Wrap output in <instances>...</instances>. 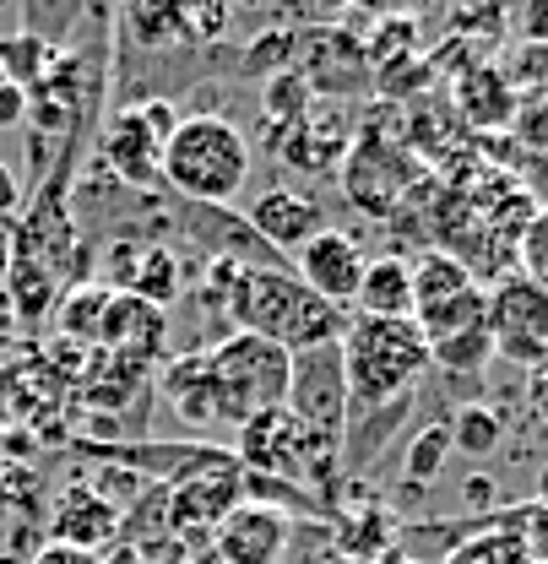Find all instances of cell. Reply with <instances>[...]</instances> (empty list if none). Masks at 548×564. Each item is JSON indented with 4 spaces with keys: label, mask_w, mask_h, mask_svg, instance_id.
I'll list each match as a JSON object with an SVG mask.
<instances>
[{
    "label": "cell",
    "mask_w": 548,
    "mask_h": 564,
    "mask_svg": "<svg viewBox=\"0 0 548 564\" xmlns=\"http://www.w3.org/2000/svg\"><path fill=\"white\" fill-rule=\"evenodd\" d=\"M488 358H494V343H488L483 326L462 332V337H445V343L429 348V364H440V369H451V375H483Z\"/></svg>",
    "instance_id": "obj_27"
},
{
    "label": "cell",
    "mask_w": 548,
    "mask_h": 564,
    "mask_svg": "<svg viewBox=\"0 0 548 564\" xmlns=\"http://www.w3.org/2000/svg\"><path fill=\"white\" fill-rule=\"evenodd\" d=\"M250 228L272 245V250H282V256H299L326 223H321V207L310 202V196H299V191H261L256 196V207H250Z\"/></svg>",
    "instance_id": "obj_16"
},
{
    "label": "cell",
    "mask_w": 548,
    "mask_h": 564,
    "mask_svg": "<svg viewBox=\"0 0 548 564\" xmlns=\"http://www.w3.org/2000/svg\"><path fill=\"white\" fill-rule=\"evenodd\" d=\"M445 462H451V429H445V423H423V429L408 440L402 478H408V484H418V489H429V484L445 473Z\"/></svg>",
    "instance_id": "obj_25"
},
{
    "label": "cell",
    "mask_w": 548,
    "mask_h": 564,
    "mask_svg": "<svg viewBox=\"0 0 548 564\" xmlns=\"http://www.w3.org/2000/svg\"><path fill=\"white\" fill-rule=\"evenodd\" d=\"M126 22L141 33V44H152V50L185 44V11L180 6H131Z\"/></svg>",
    "instance_id": "obj_29"
},
{
    "label": "cell",
    "mask_w": 548,
    "mask_h": 564,
    "mask_svg": "<svg viewBox=\"0 0 548 564\" xmlns=\"http://www.w3.org/2000/svg\"><path fill=\"white\" fill-rule=\"evenodd\" d=\"M0 87H6V76H0Z\"/></svg>",
    "instance_id": "obj_46"
},
{
    "label": "cell",
    "mask_w": 548,
    "mask_h": 564,
    "mask_svg": "<svg viewBox=\"0 0 548 564\" xmlns=\"http://www.w3.org/2000/svg\"><path fill=\"white\" fill-rule=\"evenodd\" d=\"M505 82H511V93L522 98V93H538L548 98V44H533V39H522L511 55H505Z\"/></svg>",
    "instance_id": "obj_28"
},
{
    "label": "cell",
    "mask_w": 548,
    "mask_h": 564,
    "mask_svg": "<svg viewBox=\"0 0 548 564\" xmlns=\"http://www.w3.org/2000/svg\"><path fill=\"white\" fill-rule=\"evenodd\" d=\"M440 564H533V554L522 532L511 527V516H483V527H473L462 543H451Z\"/></svg>",
    "instance_id": "obj_19"
},
{
    "label": "cell",
    "mask_w": 548,
    "mask_h": 564,
    "mask_svg": "<svg viewBox=\"0 0 548 564\" xmlns=\"http://www.w3.org/2000/svg\"><path fill=\"white\" fill-rule=\"evenodd\" d=\"M131 293H137L141 304H152V310H169L180 293H185V267H180V256L174 250H163V245H152V250H137V267H131Z\"/></svg>",
    "instance_id": "obj_23"
},
{
    "label": "cell",
    "mask_w": 548,
    "mask_h": 564,
    "mask_svg": "<svg viewBox=\"0 0 548 564\" xmlns=\"http://www.w3.org/2000/svg\"><path fill=\"white\" fill-rule=\"evenodd\" d=\"M120 532H126L120 505L104 499V489H93V484L61 489V499H55V538L50 543H66V549H82V554H104V549L120 543Z\"/></svg>",
    "instance_id": "obj_13"
},
{
    "label": "cell",
    "mask_w": 548,
    "mask_h": 564,
    "mask_svg": "<svg viewBox=\"0 0 548 564\" xmlns=\"http://www.w3.org/2000/svg\"><path fill=\"white\" fill-rule=\"evenodd\" d=\"M353 315L369 321H412V261L408 256H375L364 267Z\"/></svg>",
    "instance_id": "obj_17"
},
{
    "label": "cell",
    "mask_w": 548,
    "mask_h": 564,
    "mask_svg": "<svg viewBox=\"0 0 548 564\" xmlns=\"http://www.w3.org/2000/svg\"><path fill=\"white\" fill-rule=\"evenodd\" d=\"M163 391L174 402V413L191 423V429H217V402H212V380H206V358L202 352H185L169 364L163 375Z\"/></svg>",
    "instance_id": "obj_20"
},
{
    "label": "cell",
    "mask_w": 548,
    "mask_h": 564,
    "mask_svg": "<svg viewBox=\"0 0 548 564\" xmlns=\"http://www.w3.org/2000/svg\"><path fill=\"white\" fill-rule=\"evenodd\" d=\"M538 505H548V462H544V473H538Z\"/></svg>",
    "instance_id": "obj_43"
},
{
    "label": "cell",
    "mask_w": 548,
    "mask_h": 564,
    "mask_svg": "<svg viewBox=\"0 0 548 564\" xmlns=\"http://www.w3.org/2000/svg\"><path fill=\"white\" fill-rule=\"evenodd\" d=\"M451 429V451H462V456H494L499 451V440H505V419L494 413V408H483V402H468V408H456V419L445 423Z\"/></svg>",
    "instance_id": "obj_24"
},
{
    "label": "cell",
    "mask_w": 548,
    "mask_h": 564,
    "mask_svg": "<svg viewBox=\"0 0 548 564\" xmlns=\"http://www.w3.org/2000/svg\"><path fill=\"white\" fill-rule=\"evenodd\" d=\"M293 538V516L272 499H245L234 505L217 532H212V554L223 564H277Z\"/></svg>",
    "instance_id": "obj_9"
},
{
    "label": "cell",
    "mask_w": 548,
    "mask_h": 564,
    "mask_svg": "<svg viewBox=\"0 0 548 564\" xmlns=\"http://www.w3.org/2000/svg\"><path fill=\"white\" fill-rule=\"evenodd\" d=\"M468 288H479V272H468L456 256H445V250H423L418 261H412V310H429V304H445V299H456V293H468Z\"/></svg>",
    "instance_id": "obj_21"
},
{
    "label": "cell",
    "mask_w": 548,
    "mask_h": 564,
    "mask_svg": "<svg viewBox=\"0 0 548 564\" xmlns=\"http://www.w3.org/2000/svg\"><path fill=\"white\" fill-rule=\"evenodd\" d=\"M451 93H456L462 126H473V131H511L516 126L522 98L511 93L505 70L494 66V61H473L468 70H456V87Z\"/></svg>",
    "instance_id": "obj_14"
},
{
    "label": "cell",
    "mask_w": 548,
    "mask_h": 564,
    "mask_svg": "<svg viewBox=\"0 0 548 564\" xmlns=\"http://www.w3.org/2000/svg\"><path fill=\"white\" fill-rule=\"evenodd\" d=\"M364 245L343 234V228H321L299 256H293V278L304 282L315 299L337 304V310H353L358 299V282H364Z\"/></svg>",
    "instance_id": "obj_10"
},
{
    "label": "cell",
    "mask_w": 548,
    "mask_h": 564,
    "mask_svg": "<svg viewBox=\"0 0 548 564\" xmlns=\"http://www.w3.org/2000/svg\"><path fill=\"white\" fill-rule=\"evenodd\" d=\"M483 332L494 343V358L548 364V288H538L522 272H505L483 288Z\"/></svg>",
    "instance_id": "obj_6"
},
{
    "label": "cell",
    "mask_w": 548,
    "mask_h": 564,
    "mask_svg": "<svg viewBox=\"0 0 548 564\" xmlns=\"http://www.w3.org/2000/svg\"><path fill=\"white\" fill-rule=\"evenodd\" d=\"M516 141L527 147V152H538V158H548V98H533V104H522L516 109Z\"/></svg>",
    "instance_id": "obj_32"
},
{
    "label": "cell",
    "mask_w": 548,
    "mask_h": 564,
    "mask_svg": "<svg viewBox=\"0 0 548 564\" xmlns=\"http://www.w3.org/2000/svg\"><path fill=\"white\" fill-rule=\"evenodd\" d=\"M50 66H55V44L44 33L22 28V33H6L0 39V76L17 93H39V82L50 76Z\"/></svg>",
    "instance_id": "obj_22"
},
{
    "label": "cell",
    "mask_w": 548,
    "mask_h": 564,
    "mask_svg": "<svg viewBox=\"0 0 548 564\" xmlns=\"http://www.w3.org/2000/svg\"><path fill=\"white\" fill-rule=\"evenodd\" d=\"M163 180L206 207H228L250 180V141L223 115H191L163 141Z\"/></svg>",
    "instance_id": "obj_3"
},
{
    "label": "cell",
    "mask_w": 548,
    "mask_h": 564,
    "mask_svg": "<svg viewBox=\"0 0 548 564\" xmlns=\"http://www.w3.org/2000/svg\"><path fill=\"white\" fill-rule=\"evenodd\" d=\"M137 115L152 126V137H163V141L174 137V126H180V115H174V104H169V98H141Z\"/></svg>",
    "instance_id": "obj_35"
},
{
    "label": "cell",
    "mask_w": 548,
    "mask_h": 564,
    "mask_svg": "<svg viewBox=\"0 0 548 564\" xmlns=\"http://www.w3.org/2000/svg\"><path fill=\"white\" fill-rule=\"evenodd\" d=\"M223 310L239 321V332L267 337L282 352L332 348L347 332V310L315 299L293 272H277V267H239L234 288L223 293Z\"/></svg>",
    "instance_id": "obj_1"
},
{
    "label": "cell",
    "mask_w": 548,
    "mask_h": 564,
    "mask_svg": "<svg viewBox=\"0 0 548 564\" xmlns=\"http://www.w3.org/2000/svg\"><path fill=\"white\" fill-rule=\"evenodd\" d=\"M28 120V93H17L11 82L0 87V131H11V126H22Z\"/></svg>",
    "instance_id": "obj_36"
},
{
    "label": "cell",
    "mask_w": 548,
    "mask_h": 564,
    "mask_svg": "<svg viewBox=\"0 0 548 564\" xmlns=\"http://www.w3.org/2000/svg\"><path fill=\"white\" fill-rule=\"evenodd\" d=\"M397 543H402V527L380 505L347 510V516H337V527H332V554H343L347 564H380Z\"/></svg>",
    "instance_id": "obj_18"
},
{
    "label": "cell",
    "mask_w": 548,
    "mask_h": 564,
    "mask_svg": "<svg viewBox=\"0 0 548 564\" xmlns=\"http://www.w3.org/2000/svg\"><path fill=\"white\" fill-rule=\"evenodd\" d=\"M234 505H245V467L234 456H223L202 478L169 484V532H217V521Z\"/></svg>",
    "instance_id": "obj_11"
},
{
    "label": "cell",
    "mask_w": 548,
    "mask_h": 564,
    "mask_svg": "<svg viewBox=\"0 0 548 564\" xmlns=\"http://www.w3.org/2000/svg\"><path fill=\"white\" fill-rule=\"evenodd\" d=\"M261 98H267V115L277 120V131H282V126H299V120L315 109V93L304 87L299 70H272L267 87H261Z\"/></svg>",
    "instance_id": "obj_26"
},
{
    "label": "cell",
    "mask_w": 548,
    "mask_h": 564,
    "mask_svg": "<svg viewBox=\"0 0 548 564\" xmlns=\"http://www.w3.org/2000/svg\"><path fill=\"white\" fill-rule=\"evenodd\" d=\"M22 207V180H17V169L11 163H0V217L6 212H17Z\"/></svg>",
    "instance_id": "obj_38"
},
{
    "label": "cell",
    "mask_w": 548,
    "mask_h": 564,
    "mask_svg": "<svg viewBox=\"0 0 548 564\" xmlns=\"http://www.w3.org/2000/svg\"><path fill=\"white\" fill-rule=\"evenodd\" d=\"M28 564H98V554H82V549H66V543H44Z\"/></svg>",
    "instance_id": "obj_37"
},
{
    "label": "cell",
    "mask_w": 548,
    "mask_h": 564,
    "mask_svg": "<svg viewBox=\"0 0 548 564\" xmlns=\"http://www.w3.org/2000/svg\"><path fill=\"white\" fill-rule=\"evenodd\" d=\"M511 516V527L522 532V543H527V554L533 564H548V505H522V510H505Z\"/></svg>",
    "instance_id": "obj_31"
},
{
    "label": "cell",
    "mask_w": 548,
    "mask_h": 564,
    "mask_svg": "<svg viewBox=\"0 0 548 564\" xmlns=\"http://www.w3.org/2000/svg\"><path fill=\"white\" fill-rule=\"evenodd\" d=\"M468 499H473V505H488V499H494V484H488V478H468Z\"/></svg>",
    "instance_id": "obj_41"
},
{
    "label": "cell",
    "mask_w": 548,
    "mask_h": 564,
    "mask_svg": "<svg viewBox=\"0 0 548 564\" xmlns=\"http://www.w3.org/2000/svg\"><path fill=\"white\" fill-rule=\"evenodd\" d=\"M293 70L304 76L310 93H332V98L364 93V82L375 76L369 55H364V44L347 39V33H337V28H332V33H310V39H299Z\"/></svg>",
    "instance_id": "obj_12"
},
{
    "label": "cell",
    "mask_w": 548,
    "mask_h": 564,
    "mask_svg": "<svg viewBox=\"0 0 548 564\" xmlns=\"http://www.w3.org/2000/svg\"><path fill=\"white\" fill-rule=\"evenodd\" d=\"M0 564H17V560H0Z\"/></svg>",
    "instance_id": "obj_45"
},
{
    "label": "cell",
    "mask_w": 548,
    "mask_h": 564,
    "mask_svg": "<svg viewBox=\"0 0 548 564\" xmlns=\"http://www.w3.org/2000/svg\"><path fill=\"white\" fill-rule=\"evenodd\" d=\"M418 163L402 141L391 137H358L343 158V191L353 207H364L369 217H391L408 202Z\"/></svg>",
    "instance_id": "obj_8"
},
{
    "label": "cell",
    "mask_w": 548,
    "mask_h": 564,
    "mask_svg": "<svg viewBox=\"0 0 548 564\" xmlns=\"http://www.w3.org/2000/svg\"><path fill=\"white\" fill-rule=\"evenodd\" d=\"M533 408H538V419L548 423V364L533 369Z\"/></svg>",
    "instance_id": "obj_40"
},
{
    "label": "cell",
    "mask_w": 548,
    "mask_h": 564,
    "mask_svg": "<svg viewBox=\"0 0 548 564\" xmlns=\"http://www.w3.org/2000/svg\"><path fill=\"white\" fill-rule=\"evenodd\" d=\"M185 11V44H217V33L228 28L223 6H180Z\"/></svg>",
    "instance_id": "obj_33"
},
{
    "label": "cell",
    "mask_w": 548,
    "mask_h": 564,
    "mask_svg": "<svg viewBox=\"0 0 548 564\" xmlns=\"http://www.w3.org/2000/svg\"><path fill=\"white\" fill-rule=\"evenodd\" d=\"M11 278V239H6V234H0V282Z\"/></svg>",
    "instance_id": "obj_42"
},
{
    "label": "cell",
    "mask_w": 548,
    "mask_h": 564,
    "mask_svg": "<svg viewBox=\"0 0 548 564\" xmlns=\"http://www.w3.org/2000/svg\"><path fill=\"white\" fill-rule=\"evenodd\" d=\"M98 564H152V560L141 554V543H115V549L98 554Z\"/></svg>",
    "instance_id": "obj_39"
},
{
    "label": "cell",
    "mask_w": 548,
    "mask_h": 564,
    "mask_svg": "<svg viewBox=\"0 0 548 564\" xmlns=\"http://www.w3.org/2000/svg\"><path fill=\"white\" fill-rule=\"evenodd\" d=\"M516 267H522V278L548 288V207H538V217L527 223V234L516 245Z\"/></svg>",
    "instance_id": "obj_30"
},
{
    "label": "cell",
    "mask_w": 548,
    "mask_h": 564,
    "mask_svg": "<svg viewBox=\"0 0 548 564\" xmlns=\"http://www.w3.org/2000/svg\"><path fill=\"white\" fill-rule=\"evenodd\" d=\"M234 462H239L245 473H256V478H304V484L332 489L343 451L310 440L299 423L288 419V408H272V413H261V419L239 423Z\"/></svg>",
    "instance_id": "obj_5"
},
{
    "label": "cell",
    "mask_w": 548,
    "mask_h": 564,
    "mask_svg": "<svg viewBox=\"0 0 548 564\" xmlns=\"http://www.w3.org/2000/svg\"><path fill=\"white\" fill-rule=\"evenodd\" d=\"M343 380H347V419L353 408L386 413L397 402H412V386L429 369V343L412 321H369L347 315L343 343Z\"/></svg>",
    "instance_id": "obj_2"
},
{
    "label": "cell",
    "mask_w": 548,
    "mask_h": 564,
    "mask_svg": "<svg viewBox=\"0 0 548 564\" xmlns=\"http://www.w3.org/2000/svg\"><path fill=\"white\" fill-rule=\"evenodd\" d=\"M288 419L299 423L310 440L343 451L347 440V380H343V352L332 348H310L293 352L288 364Z\"/></svg>",
    "instance_id": "obj_7"
},
{
    "label": "cell",
    "mask_w": 548,
    "mask_h": 564,
    "mask_svg": "<svg viewBox=\"0 0 548 564\" xmlns=\"http://www.w3.org/2000/svg\"><path fill=\"white\" fill-rule=\"evenodd\" d=\"M6 282H11V293H17V304H22L28 315H39V310L50 304V282L39 278V272H28L22 261H11V278Z\"/></svg>",
    "instance_id": "obj_34"
},
{
    "label": "cell",
    "mask_w": 548,
    "mask_h": 564,
    "mask_svg": "<svg viewBox=\"0 0 548 564\" xmlns=\"http://www.w3.org/2000/svg\"><path fill=\"white\" fill-rule=\"evenodd\" d=\"M206 380H212V402H217V429L223 423H250L288 402V364L293 352H282L267 337L234 332L217 348H206Z\"/></svg>",
    "instance_id": "obj_4"
},
{
    "label": "cell",
    "mask_w": 548,
    "mask_h": 564,
    "mask_svg": "<svg viewBox=\"0 0 548 564\" xmlns=\"http://www.w3.org/2000/svg\"><path fill=\"white\" fill-rule=\"evenodd\" d=\"M185 564H223V560H217V554L206 549V554H196V560H185Z\"/></svg>",
    "instance_id": "obj_44"
},
{
    "label": "cell",
    "mask_w": 548,
    "mask_h": 564,
    "mask_svg": "<svg viewBox=\"0 0 548 564\" xmlns=\"http://www.w3.org/2000/svg\"><path fill=\"white\" fill-rule=\"evenodd\" d=\"M104 163L126 180V185H152L163 180V137H152V126L131 109H120L109 126H104Z\"/></svg>",
    "instance_id": "obj_15"
}]
</instances>
